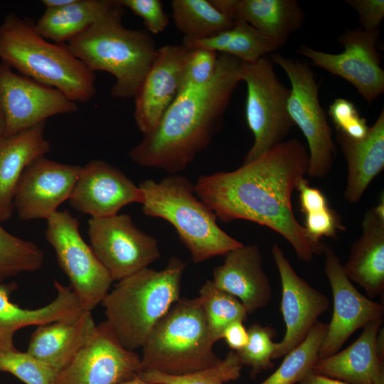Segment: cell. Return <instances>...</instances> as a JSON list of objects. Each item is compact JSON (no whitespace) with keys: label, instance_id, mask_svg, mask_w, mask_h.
I'll use <instances>...</instances> for the list:
<instances>
[{"label":"cell","instance_id":"20","mask_svg":"<svg viewBox=\"0 0 384 384\" xmlns=\"http://www.w3.org/2000/svg\"><path fill=\"white\" fill-rule=\"evenodd\" d=\"M225 256L224 262L213 269L214 285L236 297L247 314L267 306L272 298V288L257 245H242Z\"/></svg>","mask_w":384,"mask_h":384},{"label":"cell","instance_id":"18","mask_svg":"<svg viewBox=\"0 0 384 384\" xmlns=\"http://www.w3.org/2000/svg\"><path fill=\"white\" fill-rule=\"evenodd\" d=\"M144 200L139 186L121 170L100 159L81 166L69 198L75 210L93 218L114 215L124 206L142 204Z\"/></svg>","mask_w":384,"mask_h":384},{"label":"cell","instance_id":"32","mask_svg":"<svg viewBox=\"0 0 384 384\" xmlns=\"http://www.w3.org/2000/svg\"><path fill=\"white\" fill-rule=\"evenodd\" d=\"M206 316L210 339L213 343L223 338L225 329L235 321H244L247 312L235 297L218 289L207 280L196 297Z\"/></svg>","mask_w":384,"mask_h":384},{"label":"cell","instance_id":"25","mask_svg":"<svg viewBox=\"0 0 384 384\" xmlns=\"http://www.w3.org/2000/svg\"><path fill=\"white\" fill-rule=\"evenodd\" d=\"M336 142L347 165L343 198L356 203L384 168V110L363 138L353 139L336 130Z\"/></svg>","mask_w":384,"mask_h":384},{"label":"cell","instance_id":"11","mask_svg":"<svg viewBox=\"0 0 384 384\" xmlns=\"http://www.w3.org/2000/svg\"><path fill=\"white\" fill-rule=\"evenodd\" d=\"M90 246L112 281H120L149 267L161 257L157 240L139 230L128 214L91 217Z\"/></svg>","mask_w":384,"mask_h":384},{"label":"cell","instance_id":"1","mask_svg":"<svg viewBox=\"0 0 384 384\" xmlns=\"http://www.w3.org/2000/svg\"><path fill=\"white\" fill-rule=\"evenodd\" d=\"M309 163L306 146L292 138L235 170L199 176L195 193L223 222L246 220L268 227L289 242L299 260L309 262L326 246L309 237L292 206Z\"/></svg>","mask_w":384,"mask_h":384},{"label":"cell","instance_id":"35","mask_svg":"<svg viewBox=\"0 0 384 384\" xmlns=\"http://www.w3.org/2000/svg\"><path fill=\"white\" fill-rule=\"evenodd\" d=\"M247 334L246 345L235 352L242 366L250 367L251 376L255 377L273 366L272 359L277 347V343L273 341L276 333L270 326L254 323L247 329Z\"/></svg>","mask_w":384,"mask_h":384},{"label":"cell","instance_id":"45","mask_svg":"<svg viewBox=\"0 0 384 384\" xmlns=\"http://www.w3.org/2000/svg\"><path fill=\"white\" fill-rule=\"evenodd\" d=\"M5 132V117L0 102V139L4 137Z\"/></svg>","mask_w":384,"mask_h":384},{"label":"cell","instance_id":"38","mask_svg":"<svg viewBox=\"0 0 384 384\" xmlns=\"http://www.w3.org/2000/svg\"><path fill=\"white\" fill-rule=\"evenodd\" d=\"M328 114L336 130L351 138H363L368 132L370 127L366 119L360 115L354 103L347 99H335L329 107Z\"/></svg>","mask_w":384,"mask_h":384},{"label":"cell","instance_id":"26","mask_svg":"<svg viewBox=\"0 0 384 384\" xmlns=\"http://www.w3.org/2000/svg\"><path fill=\"white\" fill-rule=\"evenodd\" d=\"M46 122L0 139L1 223L13 214L15 191L24 169L50 150L44 134Z\"/></svg>","mask_w":384,"mask_h":384},{"label":"cell","instance_id":"40","mask_svg":"<svg viewBox=\"0 0 384 384\" xmlns=\"http://www.w3.org/2000/svg\"><path fill=\"white\" fill-rule=\"evenodd\" d=\"M122 6L129 9L142 18L151 35L164 32L169 24V16L159 0H119Z\"/></svg>","mask_w":384,"mask_h":384},{"label":"cell","instance_id":"8","mask_svg":"<svg viewBox=\"0 0 384 384\" xmlns=\"http://www.w3.org/2000/svg\"><path fill=\"white\" fill-rule=\"evenodd\" d=\"M242 81L247 85L246 121L254 136L246 164L284 142L295 125L287 109L290 89L277 78L270 58L242 62Z\"/></svg>","mask_w":384,"mask_h":384},{"label":"cell","instance_id":"36","mask_svg":"<svg viewBox=\"0 0 384 384\" xmlns=\"http://www.w3.org/2000/svg\"><path fill=\"white\" fill-rule=\"evenodd\" d=\"M0 371L12 374L25 384H56L59 372L28 352L0 351Z\"/></svg>","mask_w":384,"mask_h":384},{"label":"cell","instance_id":"13","mask_svg":"<svg viewBox=\"0 0 384 384\" xmlns=\"http://www.w3.org/2000/svg\"><path fill=\"white\" fill-rule=\"evenodd\" d=\"M0 102L4 137L11 136L55 115L75 112L77 103L58 90L18 74L0 63Z\"/></svg>","mask_w":384,"mask_h":384},{"label":"cell","instance_id":"3","mask_svg":"<svg viewBox=\"0 0 384 384\" xmlns=\"http://www.w3.org/2000/svg\"><path fill=\"white\" fill-rule=\"evenodd\" d=\"M2 63L61 92L75 102H87L96 94L95 75L75 58L65 43H50L34 23L8 14L0 26Z\"/></svg>","mask_w":384,"mask_h":384},{"label":"cell","instance_id":"42","mask_svg":"<svg viewBox=\"0 0 384 384\" xmlns=\"http://www.w3.org/2000/svg\"><path fill=\"white\" fill-rule=\"evenodd\" d=\"M242 323V321L232 322L225 329L223 334V338L225 340L228 346L235 351L242 349L247 342V329Z\"/></svg>","mask_w":384,"mask_h":384},{"label":"cell","instance_id":"7","mask_svg":"<svg viewBox=\"0 0 384 384\" xmlns=\"http://www.w3.org/2000/svg\"><path fill=\"white\" fill-rule=\"evenodd\" d=\"M213 344L197 298H180L149 334L142 346L139 372L178 376L203 370L220 360Z\"/></svg>","mask_w":384,"mask_h":384},{"label":"cell","instance_id":"9","mask_svg":"<svg viewBox=\"0 0 384 384\" xmlns=\"http://www.w3.org/2000/svg\"><path fill=\"white\" fill-rule=\"evenodd\" d=\"M270 60L282 68L290 81L287 109L294 125L301 129L308 144L307 175L322 178L332 169L335 144L326 114L319 102V83L306 62L281 53L272 54Z\"/></svg>","mask_w":384,"mask_h":384},{"label":"cell","instance_id":"2","mask_svg":"<svg viewBox=\"0 0 384 384\" xmlns=\"http://www.w3.org/2000/svg\"><path fill=\"white\" fill-rule=\"evenodd\" d=\"M241 81L242 62L218 54L210 81L181 90L157 124L131 149V160L170 174L186 169L220 128L230 97Z\"/></svg>","mask_w":384,"mask_h":384},{"label":"cell","instance_id":"28","mask_svg":"<svg viewBox=\"0 0 384 384\" xmlns=\"http://www.w3.org/2000/svg\"><path fill=\"white\" fill-rule=\"evenodd\" d=\"M95 326L91 311L74 322L39 325L31 336L26 352L60 373L85 345Z\"/></svg>","mask_w":384,"mask_h":384},{"label":"cell","instance_id":"41","mask_svg":"<svg viewBox=\"0 0 384 384\" xmlns=\"http://www.w3.org/2000/svg\"><path fill=\"white\" fill-rule=\"evenodd\" d=\"M345 2L356 12L363 29L378 30L384 18L383 0H346Z\"/></svg>","mask_w":384,"mask_h":384},{"label":"cell","instance_id":"33","mask_svg":"<svg viewBox=\"0 0 384 384\" xmlns=\"http://www.w3.org/2000/svg\"><path fill=\"white\" fill-rule=\"evenodd\" d=\"M44 252L35 242L16 237L0 222V283L23 272H33L44 262Z\"/></svg>","mask_w":384,"mask_h":384},{"label":"cell","instance_id":"23","mask_svg":"<svg viewBox=\"0 0 384 384\" xmlns=\"http://www.w3.org/2000/svg\"><path fill=\"white\" fill-rule=\"evenodd\" d=\"M210 1L233 20H242L253 26L277 49L302 27L306 16L296 0Z\"/></svg>","mask_w":384,"mask_h":384},{"label":"cell","instance_id":"12","mask_svg":"<svg viewBox=\"0 0 384 384\" xmlns=\"http://www.w3.org/2000/svg\"><path fill=\"white\" fill-rule=\"evenodd\" d=\"M379 36V30L348 28L337 38L343 47L341 53H326L304 44L296 51L310 59L312 65L348 81L370 105L384 92V70L377 50Z\"/></svg>","mask_w":384,"mask_h":384},{"label":"cell","instance_id":"4","mask_svg":"<svg viewBox=\"0 0 384 384\" xmlns=\"http://www.w3.org/2000/svg\"><path fill=\"white\" fill-rule=\"evenodd\" d=\"M186 263L171 257L161 270L144 268L120 281L102 301L106 322L126 349L142 348L149 334L181 297Z\"/></svg>","mask_w":384,"mask_h":384},{"label":"cell","instance_id":"34","mask_svg":"<svg viewBox=\"0 0 384 384\" xmlns=\"http://www.w3.org/2000/svg\"><path fill=\"white\" fill-rule=\"evenodd\" d=\"M242 365L235 351H230L215 364L184 375H171L157 371L139 372L142 380L154 384H224L240 375Z\"/></svg>","mask_w":384,"mask_h":384},{"label":"cell","instance_id":"30","mask_svg":"<svg viewBox=\"0 0 384 384\" xmlns=\"http://www.w3.org/2000/svg\"><path fill=\"white\" fill-rule=\"evenodd\" d=\"M172 18L184 39L211 38L233 27L235 21L219 11L210 0H173Z\"/></svg>","mask_w":384,"mask_h":384},{"label":"cell","instance_id":"15","mask_svg":"<svg viewBox=\"0 0 384 384\" xmlns=\"http://www.w3.org/2000/svg\"><path fill=\"white\" fill-rule=\"evenodd\" d=\"M324 253V270L331 287L334 307L319 358L338 352L352 334L371 321L383 318L384 311L382 304L357 290L331 247L326 246Z\"/></svg>","mask_w":384,"mask_h":384},{"label":"cell","instance_id":"6","mask_svg":"<svg viewBox=\"0 0 384 384\" xmlns=\"http://www.w3.org/2000/svg\"><path fill=\"white\" fill-rule=\"evenodd\" d=\"M65 44L91 72L114 77L111 95L118 99L134 97L158 52L147 31L126 28L122 19L98 22Z\"/></svg>","mask_w":384,"mask_h":384},{"label":"cell","instance_id":"5","mask_svg":"<svg viewBox=\"0 0 384 384\" xmlns=\"http://www.w3.org/2000/svg\"><path fill=\"white\" fill-rule=\"evenodd\" d=\"M144 215L166 220L176 230L196 264L225 255L243 244L222 230L217 216L196 194L194 184L179 174L139 185Z\"/></svg>","mask_w":384,"mask_h":384},{"label":"cell","instance_id":"22","mask_svg":"<svg viewBox=\"0 0 384 384\" xmlns=\"http://www.w3.org/2000/svg\"><path fill=\"white\" fill-rule=\"evenodd\" d=\"M383 318L363 327L360 336L349 346L330 356L319 358L311 371L347 384H384V356L377 337Z\"/></svg>","mask_w":384,"mask_h":384},{"label":"cell","instance_id":"44","mask_svg":"<svg viewBox=\"0 0 384 384\" xmlns=\"http://www.w3.org/2000/svg\"><path fill=\"white\" fill-rule=\"evenodd\" d=\"M73 0H43L46 9H58L67 6Z\"/></svg>","mask_w":384,"mask_h":384},{"label":"cell","instance_id":"14","mask_svg":"<svg viewBox=\"0 0 384 384\" xmlns=\"http://www.w3.org/2000/svg\"><path fill=\"white\" fill-rule=\"evenodd\" d=\"M140 363V356L124 348L105 321L60 371L56 384H119L137 374Z\"/></svg>","mask_w":384,"mask_h":384},{"label":"cell","instance_id":"37","mask_svg":"<svg viewBox=\"0 0 384 384\" xmlns=\"http://www.w3.org/2000/svg\"><path fill=\"white\" fill-rule=\"evenodd\" d=\"M218 56V53L211 50L192 48L184 67L180 90L208 82L215 70Z\"/></svg>","mask_w":384,"mask_h":384},{"label":"cell","instance_id":"16","mask_svg":"<svg viewBox=\"0 0 384 384\" xmlns=\"http://www.w3.org/2000/svg\"><path fill=\"white\" fill-rule=\"evenodd\" d=\"M272 254L282 283L280 311L285 324L282 340L273 359L287 354L301 343L319 317L329 307L328 297L299 276L277 244Z\"/></svg>","mask_w":384,"mask_h":384},{"label":"cell","instance_id":"29","mask_svg":"<svg viewBox=\"0 0 384 384\" xmlns=\"http://www.w3.org/2000/svg\"><path fill=\"white\" fill-rule=\"evenodd\" d=\"M182 44L191 49L202 48L228 54L245 63H255L277 50L260 31L242 20L235 21L233 27L211 38L198 41L183 38Z\"/></svg>","mask_w":384,"mask_h":384},{"label":"cell","instance_id":"10","mask_svg":"<svg viewBox=\"0 0 384 384\" xmlns=\"http://www.w3.org/2000/svg\"><path fill=\"white\" fill-rule=\"evenodd\" d=\"M47 220L46 238L82 307L91 311L109 292L112 279L90 245L82 238L77 218L57 210Z\"/></svg>","mask_w":384,"mask_h":384},{"label":"cell","instance_id":"19","mask_svg":"<svg viewBox=\"0 0 384 384\" xmlns=\"http://www.w3.org/2000/svg\"><path fill=\"white\" fill-rule=\"evenodd\" d=\"M191 50L183 44L158 48L156 58L134 97V118L143 134L157 124L178 94Z\"/></svg>","mask_w":384,"mask_h":384},{"label":"cell","instance_id":"17","mask_svg":"<svg viewBox=\"0 0 384 384\" xmlns=\"http://www.w3.org/2000/svg\"><path fill=\"white\" fill-rule=\"evenodd\" d=\"M81 166L40 157L22 173L14 206L23 220L48 218L69 199Z\"/></svg>","mask_w":384,"mask_h":384},{"label":"cell","instance_id":"21","mask_svg":"<svg viewBox=\"0 0 384 384\" xmlns=\"http://www.w3.org/2000/svg\"><path fill=\"white\" fill-rule=\"evenodd\" d=\"M56 297L47 305L34 309L21 308L13 303L11 295L18 286L15 282L0 283V351L16 349L14 335L19 329L53 321L74 322L85 311L70 286L55 280Z\"/></svg>","mask_w":384,"mask_h":384},{"label":"cell","instance_id":"39","mask_svg":"<svg viewBox=\"0 0 384 384\" xmlns=\"http://www.w3.org/2000/svg\"><path fill=\"white\" fill-rule=\"evenodd\" d=\"M304 215V227L315 242L321 243L323 237L336 238L339 231L344 230L339 215L329 206L310 210Z\"/></svg>","mask_w":384,"mask_h":384},{"label":"cell","instance_id":"43","mask_svg":"<svg viewBox=\"0 0 384 384\" xmlns=\"http://www.w3.org/2000/svg\"><path fill=\"white\" fill-rule=\"evenodd\" d=\"M298 384H347L324 375L309 372Z\"/></svg>","mask_w":384,"mask_h":384},{"label":"cell","instance_id":"46","mask_svg":"<svg viewBox=\"0 0 384 384\" xmlns=\"http://www.w3.org/2000/svg\"><path fill=\"white\" fill-rule=\"evenodd\" d=\"M119 384H154V383H148V382H146L143 380H142L141 378H139L137 375H134L133 378L126 380V381H124Z\"/></svg>","mask_w":384,"mask_h":384},{"label":"cell","instance_id":"27","mask_svg":"<svg viewBox=\"0 0 384 384\" xmlns=\"http://www.w3.org/2000/svg\"><path fill=\"white\" fill-rule=\"evenodd\" d=\"M124 12L119 0H73L61 8L46 9L34 28L45 39L65 43L98 22L122 19Z\"/></svg>","mask_w":384,"mask_h":384},{"label":"cell","instance_id":"24","mask_svg":"<svg viewBox=\"0 0 384 384\" xmlns=\"http://www.w3.org/2000/svg\"><path fill=\"white\" fill-rule=\"evenodd\" d=\"M362 234L351 247L343 270L374 298L384 290V202L368 209L361 223Z\"/></svg>","mask_w":384,"mask_h":384},{"label":"cell","instance_id":"31","mask_svg":"<svg viewBox=\"0 0 384 384\" xmlns=\"http://www.w3.org/2000/svg\"><path fill=\"white\" fill-rule=\"evenodd\" d=\"M328 324L317 321L304 340L285 355L279 368L260 384H298L319 359Z\"/></svg>","mask_w":384,"mask_h":384}]
</instances>
